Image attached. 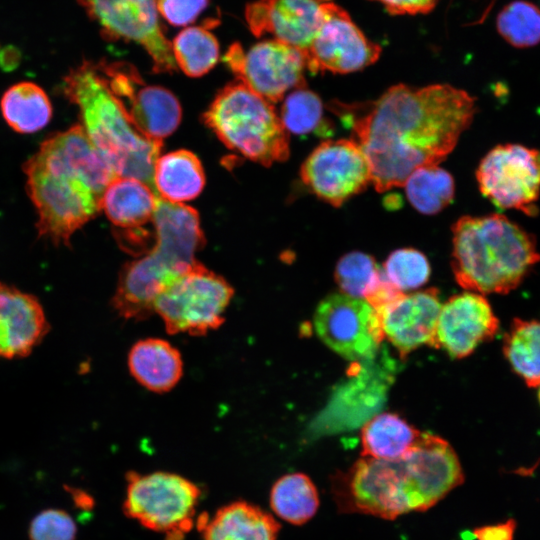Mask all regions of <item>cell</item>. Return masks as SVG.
I'll return each mask as SVG.
<instances>
[{"label":"cell","instance_id":"1","mask_svg":"<svg viewBox=\"0 0 540 540\" xmlns=\"http://www.w3.org/2000/svg\"><path fill=\"white\" fill-rule=\"evenodd\" d=\"M476 112L475 99L448 84H397L348 120L378 192L403 186L417 168L437 165L455 148Z\"/></svg>","mask_w":540,"mask_h":540},{"label":"cell","instance_id":"2","mask_svg":"<svg viewBox=\"0 0 540 540\" xmlns=\"http://www.w3.org/2000/svg\"><path fill=\"white\" fill-rule=\"evenodd\" d=\"M457 454L443 438L422 432L416 445L394 460L362 457L331 477V493L340 513L393 520L426 511L464 482Z\"/></svg>","mask_w":540,"mask_h":540},{"label":"cell","instance_id":"3","mask_svg":"<svg viewBox=\"0 0 540 540\" xmlns=\"http://www.w3.org/2000/svg\"><path fill=\"white\" fill-rule=\"evenodd\" d=\"M539 261L535 237L503 214L463 216L452 226V270L469 292L508 293Z\"/></svg>","mask_w":540,"mask_h":540},{"label":"cell","instance_id":"4","mask_svg":"<svg viewBox=\"0 0 540 540\" xmlns=\"http://www.w3.org/2000/svg\"><path fill=\"white\" fill-rule=\"evenodd\" d=\"M155 244L121 269L112 306L120 317L143 320L150 316L157 296L191 268L205 244L197 211L157 198L152 220Z\"/></svg>","mask_w":540,"mask_h":540},{"label":"cell","instance_id":"5","mask_svg":"<svg viewBox=\"0 0 540 540\" xmlns=\"http://www.w3.org/2000/svg\"><path fill=\"white\" fill-rule=\"evenodd\" d=\"M63 92L79 110L85 133L118 177L153 187L162 141L141 134L111 92L101 61H83L63 80Z\"/></svg>","mask_w":540,"mask_h":540},{"label":"cell","instance_id":"6","mask_svg":"<svg viewBox=\"0 0 540 540\" xmlns=\"http://www.w3.org/2000/svg\"><path fill=\"white\" fill-rule=\"evenodd\" d=\"M23 169L27 192L38 215L39 236L68 246L71 236L101 211L100 197L84 176L45 141Z\"/></svg>","mask_w":540,"mask_h":540},{"label":"cell","instance_id":"7","mask_svg":"<svg viewBox=\"0 0 540 540\" xmlns=\"http://www.w3.org/2000/svg\"><path fill=\"white\" fill-rule=\"evenodd\" d=\"M204 123L229 149L268 166L289 157L288 132L272 103L240 82L218 92Z\"/></svg>","mask_w":540,"mask_h":540},{"label":"cell","instance_id":"8","mask_svg":"<svg viewBox=\"0 0 540 540\" xmlns=\"http://www.w3.org/2000/svg\"><path fill=\"white\" fill-rule=\"evenodd\" d=\"M233 295L225 278L196 262L163 289L153 311L169 334L202 336L223 324Z\"/></svg>","mask_w":540,"mask_h":540},{"label":"cell","instance_id":"9","mask_svg":"<svg viewBox=\"0 0 540 540\" xmlns=\"http://www.w3.org/2000/svg\"><path fill=\"white\" fill-rule=\"evenodd\" d=\"M124 513L142 526L166 534V540H183L193 525L201 494L192 481L170 472L127 476Z\"/></svg>","mask_w":540,"mask_h":540},{"label":"cell","instance_id":"10","mask_svg":"<svg viewBox=\"0 0 540 540\" xmlns=\"http://www.w3.org/2000/svg\"><path fill=\"white\" fill-rule=\"evenodd\" d=\"M158 0H78L96 23L102 37L111 42H135L153 62L156 73L176 69L171 42L166 38L157 8Z\"/></svg>","mask_w":540,"mask_h":540},{"label":"cell","instance_id":"11","mask_svg":"<svg viewBox=\"0 0 540 540\" xmlns=\"http://www.w3.org/2000/svg\"><path fill=\"white\" fill-rule=\"evenodd\" d=\"M476 180L482 195L498 208L534 216L540 196V150L498 145L480 161Z\"/></svg>","mask_w":540,"mask_h":540},{"label":"cell","instance_id":"12","mask_svg":"<svg viewBox=\"0 0 540 540\" xmlns=\"http://www.w3.org/2000/svg\"><path fill=\"white\" fill-rule=\"evenodd\" d=\"M223 60L240 82L271 103L305 86V54L277 39L263 40L247 51L233 43Z\"/></svg>","mask_w":540,"mask_h":540},{"label":"cell","instance_id":"13","mask_svg":"<svg viewBox=\"0 0 540 540\" xmlns=\"http://www.w3.org/2000/svg\"><path fill=\"white\" fill-rule=\"evenodd\" d=\"M101 64L111 92L141 134L162 141L177 129L182 111L172 92L145 84L137 69L127 62L101 60Z\"/></svg>","mask_w":540,"mask_h":540},{"label":"cell","instance_id":"14","mask_svg":"<svg viewBox=\"0 0 540 540\" xmlns=\"http://www.w3.org/2000/svg\"><path fill=\"white\" fill-rule=\"evenodd\" d=\"M313 322L320 340L348 360L371 358L384 339L378 313L365 300L343 293L324 298Z\"/></svg>","mask_w":540,"mask_h":540},{"label":"cell","instance_id":"15","mask_svg":"<svg viewBox=\"0 0 540 540\" xmlns=\"http://www.w3.org/2000/svg\"><path fill=\"white\" fill-rule=\"evenodd\" d=\"M381 51L342 7L330 1L322 6L321 20L305 57L307 69L313 73L346 74L370 66Z\"/></svg>","mask_w":540,"mask_h":540},{"label":"cell","instance_id":"16","mask_svg":"<svg viewBox=\"0 0 540 540\" xmlns=\"http://www.w3.org/2000/svg\"><path fill=\"white\" fill-rule=\"evenodd\" d=\"M300 176L312 193L338 207L371 183V168L354 139L326 140L306 158Z\"/></svg>","mask_w":540,"mask_h":540},{"label":"cell","instance_id":"17","mask_svg":"<svg viewBox=\"0 0 540 540\" xmlns=\"http://www.w3.org/2000/svg\"><path fill=\"white\" fill-rule=\"evenodd\" d=\"M499 321L482 294L464 292L442 304L434 348L455 359L470 355L481 343L494 337Z\"/></svg>","mask_w":540,"mask_h":540},{"label":"cell","instance_id":"18","mask_svg":"<svg viewBox=\"0 0 540 540\" xmlns=\"http://www.w3.org/2000/svg\"><path fill=\"white\" fill-rule=\"evenodd\" d=\"M441 306L438 291L430 288L402 293L375 311L379 315L384 338L404 357L421 345L433 347Z\"/></svg>","mask_w":540,"mask_h":540},{"label":"cell","instance_id":"19","mask_svg":"<svg viewBox=\"0 0 540 540\" xmlns=\"http://www.w3.org/2000/svg\"><path fill=\"white\" fill-rule=\"evenodd\" d=\"M332 0H256L249 3L245 18L257 37L271 34L304 54L321 20L322 6Z\"/></svg>","mask_w":540,"mask_h":540},{"label":"cell","instance_id":"20","mask_svg":"<svg viewBox=\"0 0 540 540\" xmlns=\"http://www.w3.org/2000/svg\"><path fill=\"white\" fill-rule=\"evenodd\" d=\"M48 331L49 323L39 300L0 282V359L28 356Z\"/></svg>","mask_w":540,"mask_h":540},{"label":"cell","instance_id":"21","mask_svg":"<svg viewBox=\"0 0 540 540\" xmlns=\"http://www.w3.org/2000/svg\"><path fill=\"white\" fill-rule=\"evenodd\" d=\"M204 540H277L281 528L268 512L246 501L229 503L212 518L200 516Z\"/></svg>","mask_w":540,"mask_h":540},{"label":"cell","instance_id":"22","mask_svg":"<svg viewBox=\"0 0 540 540\" xmlns=\"http://www.w3.org/2000/svg\"><path fill=\"white\" fill-rule=\"evenodd\" d=\"M128 368L140 385L155 393L170 391L183 375L180 352L160 338L137 341L128 353Z\"/></svg>","mask_w":540,"mask_h":540},{"label":"cell","instance_id":"23","mask_svg":"<svg viewBox=\"0 0 540 540\" xmlns=\"http://www.w3.org/2000/svg\"><path fill=\"white\" fill-rule=\"evenodd\" d=\"M158 195L146 183L116 177L100 199V209L110 222L123 231L141 229L153 220Z\"/></svg>","mask_w":540,"mask_h":540},{"label":"cell","instance_id":"24","mask_svg":"<svg viewBox=\"0 0 540 540\" xmlns=\"http://www.w3.org/2000/svg\"><path fill=\"white\" fill-rule=\"evenodd\" d=\"M204 185V169L194 153L180 149L158 157L153 172L158 197L181 204L196 198Z\"/></svg>","mask_w":540,"mask_h":540},{"label":"cell","instance_id":"25","mask_svg":"<svg viewBox=\"0 0 540 540\" xmlns=\"http://www.w3.org/2000/svg\"><path fill=\"white\" fill-rule=\"evenodd\" d=\"M421 434L398 414H377L362 427L361 456L377 460L398 459L416 445Z\"/></svg>","mask_w":540,"mask_h":540},{"label":"cell","instance_id":"26","mask_svg":"<svg viewBox=\"0 0 540 540\" xmlns=\"http://www.w3.org/2000/svg\"><path fill=\"white\" fill-rule=\"evenodd\" d=\"M0 107L6 123L19 133H35L52 117L48 95L40 86L28 81L9 87L2 95Z\"/></svg>","mask_w":540,"mask_h":540},{"label":"cell","instance_id":"27","mask_svg":"<svg viewBox=\"0 0 540 540\" xmlns=\"http://www.w3.org/2000/svg\"><path fill=\"white\" fill-rule=\"evenodd\" d=\"M270 506L281 519L294 525H302L318 510L317 488L303 473L284 475L271 489Z\"/></svg>","mask_w":540,"mask_h":540},{"label":"cell","instance_id":"28","mask_svg":"<svg viewBox=\"0 0 540 540\" xmlns=\"http://www.w3.org/2000/svg\"><path fill=\"white\" fill-rule=\"evenodd\" d=\"M217 19L203 26H190L181 30L171 42L172 54L178 66L187 76L201 77L218 62L219 43L210 28Z\"/></svg>","mask_w":540,"mask_h":540},{"label":"cell","instance_id":"29","mask_svg":"<svg viewBox=\"0 0 540 540\" xmlns=\"http://www.w3.org/2000/svg\"><path fill=\"white\" fill-rule=\"evenodd\" d=\"M503 352L529 387L540 386V320L515 318L504 337Z\"/></svg>","mask_w":540,"mask_h":540},{"label":"cell","instance_id":"30","mask_svg":"<svg viewBox=\"0 0 540 540\" xmlns=\"http://www.w3.org/2000/svg\"><path fill=\"white\" fill-rule=\"evenodd\" d=\"M403 186L410 204L420 213L437 214L454 198L455 184L451 174L438 165L415 169Z\"/></svg>","mask_w":540,"mask_h":540},{"label":"cell","instance_id":"31","mask_svg":"<svg viewBox=\"0 0 540 540\" xmlns=\"http://www.w3.org/2000/svg\"><path fill=\"white\" fill-rule=\"evenodd\" d=\"M384 278L375 259L360 251L343 255L336 264L335 280L341 293L367 300Z\"/></svg>","mask_w":540,"mask_h":540},{"label":"cell","instance_id":"32","mask_svg":"<svg viewBox=\"0 0 540 540\" xmlns=\"http://www.w3.org/2000/svg\"><path fill=\"white\" fill-rule=\"evenodd\" d=\"M497 30L512 46H534L540 42V10L527 1L511 2L498 14Z\"/></svg>","mask_w":540,"mask_h":540},{"label":"cell","instance_id":"33","mask_svg":"<svg viewBox=\"0 0 540 540\" xmlns=\"http://www.w3.org/2000/svg\"><path fill=\"white\" fill-rule=\"evenodd\" d=\"M323 110L320 97L315 92L300 87L286 96L280 120L287 132L304 135L320 129Z\"/></svg>","mask_w":540,"mask_h":540},{"label":"cell","instance_id":"34","mask_svg":"<svg viewBox=\"0 0 540 540\" xmlns=\"http://www.w3.org/2000/svg\"><path fill=\"white\" fill-rule=\"evenodd\" d=\"M383 274L399 291L419 288L431 274L427 257L419 250L401 248L390 253L383 264Z\"/></svg>","mask_w":540,"mask_h":540},{"label":"cell","instance_id":"35","mask_svg":"<svg viewBox=\"0 0 540 540\" xmlns=\"http://www.w3.org/2000/svg\"><path fill=\"white\" fill-rule=\"evenodd\" d=\"M29 532L31 540H74L76 525L66 512L48 509L32 520Z\"/></svg>","mask_w":540,"mask_h":540},{"label":"cell","instance_id":"36","mask_svg":"<svg viewBox=\"0 0 540 540\" xmlns=\"http://www.w3.org/2000/svg\"><path fill=\"white\" fill-rule=\"evenodd\" d=\"M209 0H158L157 8L161 18L176 27L187 26L198 18L208 7Z\"/></svg>","mask_w":540,"mask_h":540},{"label":"cell","instance_id":"37","mask_svg":"<svg viewBox=\"0 0 540 540\" xmlns=\"http://www.w3.org/2000/svg\"><path fill=\"white\" fill-rule=\"evenodd\" d=\"M382 4L393 15L425 14L434 9L439 0H371Z\"/></svg>","mask_w":540,"mask_h":540},{"label":"cell","instance_id":"38","mask_svg":"<svg viewBox=\"0 0 540 540\" xmlns=\"http://www.w3.org/2000/svg\"><path fill=\"white\" fill-rule=\"evenodd\" d=\"M517 523L514 519L505 522L477 527L473 536L477 540H513Z\"/></svg>","mask_w":540,"mask_h":540},{"label":"cell","instance_id":"39","mask_svg":"<svg viewBox=\"0 0 540 540\" xmlns=\"http://www.w3.org/2000/svg\"><path fill=\"white\" fill-rule=\"evenodd\" d=\"M19 61V53L17 52L16 48L12 46L5 47L0 52V65L9 68L12 66H15L16 63Z\"/></svg>","mask_w":540,"mask_h":540},{"label":"cell","instance_id":"40","mask_svg":"<svg viewBox=\"0 0 540 540\" xmlns=\"http://www.w3.org/2000/svg\"><path fill=\"white\" fill-rule=\"evenodd\" d=\"M539 401H540V389H539Z\"/></svg>","mask_w":540,"mask_h":540}]
</instances>
